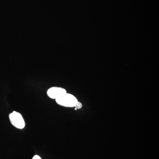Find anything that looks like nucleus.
Wrapping results in <instances>:
<instances>
[{
	"mask_svg": "<svg viewBox=\"0 0 159 159\" xmlns=\"http://www.w3.org/2000/svg\"><path fill=\"white\" fill-rule=\"evenodd\" d=\"M55 100L58 105L67 107H74L78 101L75 96L68 93L64 94Z\"/></svg>",
	"mask_w": 159,
	"mask_h": 159,
	"instance_id": "f257e3e1",
	"label": "nucleus"
},
{
	"mask_svg": "<svg viewBox=\"0 0 159 159\" xmlns=\"http://www.w3.org/2000/svg\"><path fill=\"white\" fill-rule=\"evenodd\" d=\"M9 120L11 124L16 128L23 129L25 126V122L24 118L20 113L13 111L9 115Z\"/></svg>",
	"mask_w": 159,
	"mask_h": 159,
	"instance_id": "f03ea898",
	"label": "nucleus"
},
{
	"mask_svg": "<svg viewBox=\"0 0 159 159\" xmlns=\"http://www.w3.org/2000/svg\"><path fill=\"white\" fill-rule=\"evenodd\" d=\"M67 93L65 89L58 87H53L48 89L47 95L50 98L56 99Z\"/></svg>",
	"mask_w": 159,
	"mask_h": 159,
	"instance_id": "7ed1b4c3",
	"label": "nucleus"
},
{
	"mask_svg": "<svg viewBox=\"0 0 159 159\" xmlns=\"http://www.w3.org/2000/svg\"><path fill=\"white\" fill-rule=\"evenodd\" d=\"M82 106L83 105L82 103H81V102L78 101V102H77V103H76V105L74 107L76 108V109H81L82 108Z\"/></svg>",
	"mask_w": 159,
	"mask_h": 159,
	"instance_id": "20e7f679",
	"label": "nucleus"
},
{
	"mask_svg": "<svg viewBox=\"0 0 159 159\" xmlns=\"http://www.w3.org/2000/svg\"><path fill=\"white\" fill-rule=\"evenodd\" d=\"M32 159H41V158L38 155H35L33 157Z\"/></svg>",
	"mask_w": 159,
	"mask_h": 159,
	"instance_id": "39448f33",
	"label": "nucleus"
}]
</instances>
